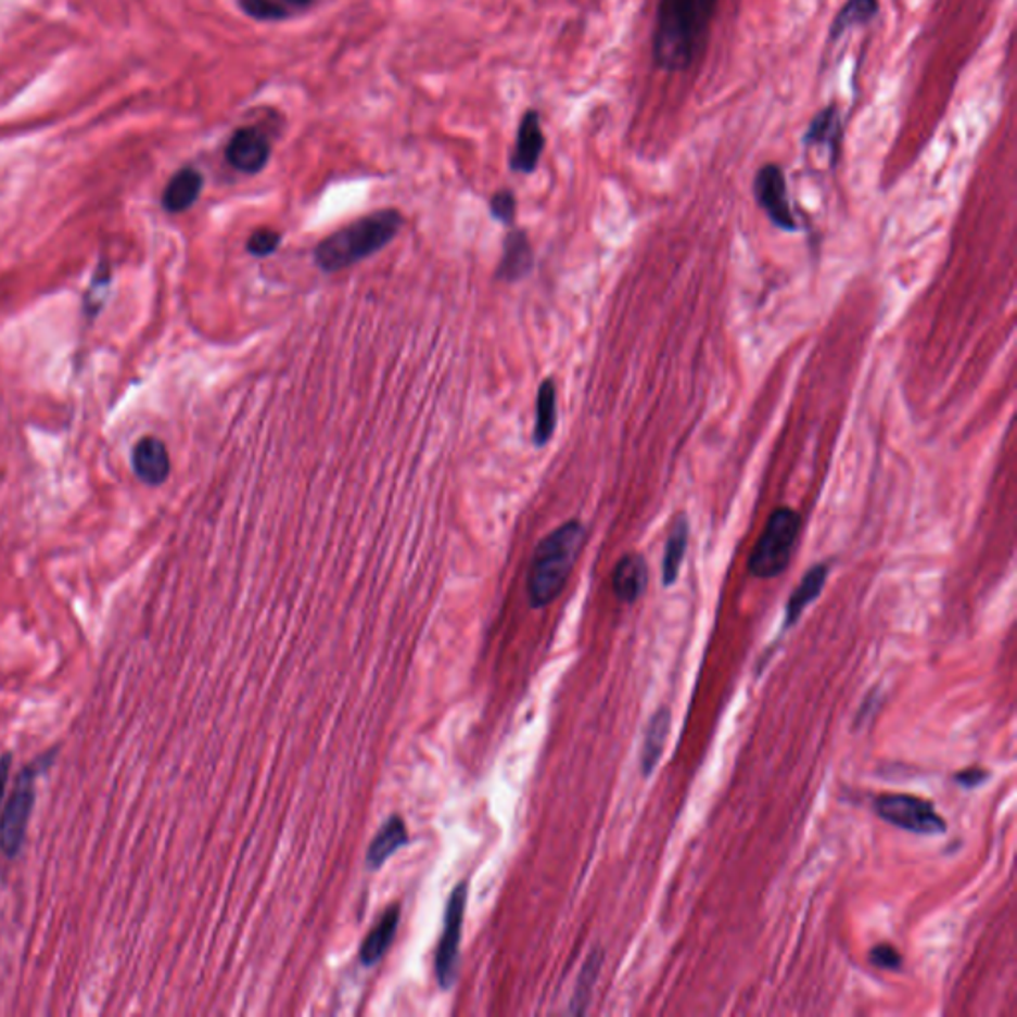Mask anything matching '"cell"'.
Wrapping results in <instances>:
<instances>
[{"label": "cell", "instance_id": "obj_1", "mask_svg": "<svg viewBox=\"0 0 1017 1017\" xmlns=\"http://www.w3.org/2000/svg\"><path fill=\"white\" fill-rule=\"evenodd\" d=\"M717 0H660L656 14L652 52L666 72L691 68L708 42Z\"/></svg>", "mask_w": 1017, "mask_h": 1017}, {"label": "cell", "instance_id": "obj_2", "mask_svg": "<svg viewBox=\"0 0 1017 1017\" xmlns=\"http://www.w3.org/2000/svg\"><path fill=\"white\" fill-rule=\"evenodd\" d=\"M585 543V526L579 521L564 523L538 543L526 576L531 607L543 609L561 595Z\"/></svg>", "mask_w": 1017, "mask_h": 1017}, {"label": "cell", "instance_id": "obj_3", "mask_svg": "<svg viewBox=\"0 0 1017 1017\" xmlns=\"http://www.w3.org/2000/svg\"><path fill=\"white\" fill-rule=\"evenodd\" d=\"M404 217L398 211L384 209L366 215L348 227L330 234L316 246L315 260L320 270L336 272L374 255L398 234Z\"/></svg>", "mask_w": 1017, "mask_h": 1017}, {"label": "cell", "instance_id": "obj_4", "mask_svg": "<svg viewBox=\"0 0 1017 1017\" xmlns=\"http://www.w3.org/2000/svg\"><path fill=\"white\" fill-rule=\"evenodd\" d=\"M799 533L801 514L791 507L775 509L749 557V573L755 579H775L784 574L793 557Z\"/></svg>", "mask_w": 1017, "mask_h": 1017}, {"label": "cell", "instance_id": "obj_5", "mask_svg": "<svg viewBox=\"0 0 1017 1017\" xmlns=\"http://www.w3.org/2000/svg\"><path fill=\"white\" fill-rule=\"evenodd\" d=\"M878 817L899 829L916 835H944L946 821L936 813L932 803L914 796H882L875 799Z\"/></svg>", "mask_w": 1017, "mask_h": 1017}, {"label": "cell", "instance_id": "obj_6", "mask_svg": "<svg viewBox=\"0 0 1017 1017\" xmlns=\"http://www.w3.org/2000/svg\"><path fill=\"white\" fill-rule=\"evenodd\" d=\"M36 765H30L28 770L21 773L16 779V787L12 793L11 801L2 811L0 817V849L7 856H16L21 847H23L26 827L30 821L33 805H35V779Z\"/></svg>", "mask_w": 1017, "mask_h": 1017}, {"label": "cell", "instance_id": "obj_7", "mask_svg": "<svg viewBox=\"0 0 1017 1017\" xmlns=\"http://www.w3.org/2000/svg\"><path fill=\"white\" fill-rule=\"evenodd\" d=\"M468 902V885H459L445 908L444 935L435 954V976L440 986L447 990L452 988L457 978V962H459V944H461V928H463V913Z\"/></svg>", "mask_w": 1017, "mask_h": 1017}, {"label": "cell", "instance_id": "obj_8", "mask_svg": "<svg viewBox=\"0 0 1017 1017\" xmlns=\"http://www.w3.org/2000/svg\"><path fill=\"white\" fill-rule=\"evenodd\" d=\"M753 193L755 200L763 213L770 217V221L784 229V231H797V221L791 203H789V193H787V179L781 165L765 164L761 165L753 179Z\"/></svg>", "mask_w": 1017, "mask_h": 1017}, {"label": "cell", "instance_id": "obj_9", "mask_svg": "<svg viewBox=\"0 0 1017 1017\" xmlns=\"http://www.w3.org/2000/svg\"><path fill=\"white\" fill-rule=\"evenodd\" d=\"M227 162L241 174H258L270 157V143L267 136L257 128L237 129L225 150Z\"/></svg>", "mask_w": 1017, "mask_h": 1017}, {"label": "cell", "instance_id": "obj_10", "mask_svg": "<svg viewBox=\"0 0 1017 1017\" xmlns=\"http://www.w3.org/2000/svg\"><path fill=\"white\" fill-rule=\"evenodd\" d=\"M803 143L809 148H825L829 152L830 164H837L842 143V117L837 105H825L818 110L809 122Z\"/></svg>", "mask_w": 1017, "mask_h": 1017}, {"label": "cell", "instance_id": "obj_11", "mask_svg": "<svg viewBox=\"0 0 1017 1017\" xmlns=\"http://www.w3.org/2000/svg\"><path fill=\"white\" fill-rule=\"evenodd\" d=\"M545 150V134L541 128V119L535 110H529L517 134L514 143L513 169L521 174H533L537 169L541 153Z\"/></svg>", "mask_w": 1017, "mask_h": 1017}, {"label": "cell", "instance_id": "obj_12", "mask_svg": "<svg viewBox=\"0 0 1017 1017\" xmlns=\"http://www.w3.org/2000/svg\"><path fill=\"white\" fill-rule=\"evenodd\" d=\"M131 463H134L136 475L148 485H162L169 478V469H171L169 454L164 442L157 437L140 440L134 447Z\"/></svg>", "mask_w": 1017, "mask_h": 1017}, {"label": "cell", "instance_id": "obj_13", "mask_svg": "<svg viewBox=\"0 0 1017 1017\" xmlns=\"http://www.w3.org/2000/svg\"><path fill=\"white\" fill-rule=\"evenodd\" d=\"M648 586V564L643 555L638 552H628L624 555L612 573V588L614 595L622 602L632 605L638 598L643 597L644 590Z\"/></svg>", "mask_w": 1017, "mask_h": 1017}, {"label": "cell", "instance_id": "obj_14", "mask_svg": "<svg viewBox=\"0 0 1017 1017\" xmlns=\"http://www.w3.org/2000/svg\"><path fill=\"white\" fill-rule=\"evenodd\" d=\"M827 576H829V567H827L825 562H818L813 569H809L805 576L801 579L799 586L793 590V595L787 600V609H785V631L791 628L793 624H797L809 605L817 600L818 595H821L823 588H825Z\"/></svg>", "mask_w": 1017, "mask_h": 1017}, {"label": "cell", "instance_id": "obj_15", "mask_svg": "<svg viewBox=\"0 0 1017 1017\" xmlns=\"http://www.w3.org/2000/svg\"><path fill=\"white\" fill-rule=\"evenodd\" d=\"M688 541H690V521L684 513L676 514V519L670 525L664 561H662V583H664V586H672L678 581L679 567H682V561H684L686 550H688Z\"/></svg>", "mask_w": 1017, "mask_h": 1017}, {"label": "cell", "instance_id": "obj_16", "mask_svg": "<svg viewBox=\"0 0 1017 1017\" xmlns=\"http://www.w3.org/2000/svg\"><path fill=\"white\" fill-rule=\"evenodd\" d=\"M531 269H533V251H531L526 234L523 231L507 234L497 277L504 281H519L529 275Z\"/></svg>", "mask_w": 1017, "mask_h": 1017}, {"label": "cell", "instance_id": "obj_17", "mask_svg": "<svg viewBox=\"0 0 1017 1017\" xmlns=\"http://www.w3.org/2000/svg\"><path fill=\"white\" fill-rule=\"evenodd\" d=\"M203 176L193 167L177 171L164 191V207L169 213H183L200 200Z\"/></svg>", "mask_w": 1017, "mask_h": 1017}, {"label": "cell", "instance_id": "obj_18", "mask_svg": "<svg viewBox=\"0 0 1017 1017\" xmlns=\"http://www.w3.org/2000/svg\"><path fill=\"white\" fill-rule=\"evenodd\" d=\"M406 841H408V832H406L404 821L399 817L387 818L366 853V866L370 870H378L392 854L398 853Z\"/></svg>", "mask_w": 1017, "mask_h": 1017}, {"label": "cell", "instance_id": "obj_19", "mask_svg": "<svg viewBox=\"0 0 1017 1017\" xmlns=\"http://www.w3.org/2000/svg\"><path fill=\"white\" fill-rule=\"evenodd\" d=\"M878 11H880L878 0H847L841 7V11L837 12V16L830 23V45L841 40L842 36L847 35L851 28L873 23L878 16Z\"/></svg>", "mask_w": 1017, "mask_h": 1017}, {"label": "cell", "instance_id": "obj_20", "mask_svg": "<svg viewBox=\"0 0 1017 1017\" xmlns=\"http://www.w3.org/2000/svg\"><path fill=\"white\" fill-rule=\"evenodd\" d=\"M399 924V908H390L386 914L376 924L374 930L364 940L360 948V962L364 966H374L380 959L384 958L387 948L392 944Z\"/></svg>", "mask_w": 1017, "mask_h": 1017}, {"label": "cell", "instance_id": "obj_21", "mask_svg": "<svg viewBox=\"0 0 1017 1017\" xmlns=\"http://www.w3.org/2000/svg\"><path fill=\"white\" fill-rule=\"evenodd\" d=\"M670 722H672L670 710L664 705L652 715V720L648 724L646 736H644L643 755H640L644 777H648L650 773L654 772L658 761L662 758V751L666 746L668 732H670Z\"/></svg>", "mask_w": 1017, "mask_h": 1017}, {"label": "cell", "instance_id": "obj_22", "mask_svg": "<svg viewBox=\"0 0 1017 1017\" xmlns=\"http://www.w3.org/2000/svg\"><path fill=\"white\" fill-rule=\"evenodd\" d=\"M557 428V387L552 380H545L537 394V421L533 430V442L538 447L547 445Z\"/></svg>", "mask_w": 1017, "mask_h": 1017}, {"label": "cell", "instance_id": "obj_23", "mask_svg": "<svg viewBox=\"0 0 1017 1017\" xmlns=\"http://www.w3.org/2000/svg\"><path fill=\"white\" fill-rule=\"evenodd\" d=\"M600 962H602L600 952H593V954H590V958L586 959L585 970H583V974H581L579 988H576V994H574L573 997V1007H571V1012H573V1014H585L586 1004H588V997H590V992H593V986H595V982H597Z\"/></svg>", "mask_w": 1017, "mask_h": 1017}, {"label": "cell", "instance_id": "obj_24", "mask_svg": "<svg viewBox=\"0 0 1017 1017\" xmlns=\"http://www.w3.org/2000/svg\"><path fill=\"white\" fill-rule=\"evenodd\" d=\"M241 9L257 21H282L289 11L275 0H241Z\"/></svg>", "mask_w": 1017, "mask_h": 1017}, {"label": "cell", "instance_id": "obj_25", "mask_svg": "<svg viewBox=\"0 0 1017 1017\" xmlns=\"http://www.w3.org/2000/svg\"><path fill=\"white\" fill-rule=\"evenodd\" d=\"M281 245V234L272 229H258L249 237L246 241V251L253 257H269Z\"/></svg>", "mask_w": 1017, "mask_h": 1017}, {"label": "cell", "instance_id": "obj_26", "mask_svg": "<svg viewBox=\"0 0 1017 1017\" xmlns=\"http://www.w3.org/2000/svg\"><path fill=\"white\" fill-rule=\"evenodd\" d=\"M492 213L497 221L505 223V225H511L514 221L517 200H514V195L509 189H504V191L493 195Z\"/></svg>", "mask_w": 1017, "mask_h": 1017}, {"label": "cell", "instance_id": "obj_27", "mask_svg": "<svg viewBox=\"0 0 1017 1017\" xmlns=\"http://www.w3.org/2000/svg\"><path fill=\"white\" fill-rule=\"evenodd\" d=\"M870 962L880 968V970H901L902 968V956L901 952L890 944H878V946L870 950Z\"/></svg>", "mask_w": 1017, "mask_h": 1017}, {"label": "cell", "instance_id": "obj_28", "mask_svg": "<svg viewBox=\"0 0 1017 1017\" xmlns=\"http://www.w3.org/2000/svg\"><path fill=\"white\" fill-rule=\"evenodd\" d=\"M988 779V772H983L980 767H971V770H966V772L958 773L954 777L956 784L962 785L964 789H974V787H980Z\"/></svg>", "mask_w": 1017, "mask_h": 1017}, {"label": "cell", "instance_id": "obj_29", "mask_svg": "<svg viewBox=\"0 0 1017 1017\" xmlns=\"http://www.w3.org/2000/svg\"><path fill=\"white\" fill-rule=\"evenodd\" d=\"M9 761H11L9 758H4V760L0 761V799H2L4 787H7V779H9V767H11Z\"/></svg>", "mask_w": 1017, "mask_h": 1017}, {"label": "cell", "instance_id": "obj_30", "mask_svg": "<svg viewBox=\"0 0 1017 1017\" xmlns=\"http://www.w3.org/2000/svg\"><path fill=\"white\" fill-rule=\"evenodd\" d=\"M289 2H293V4H298V7H306V4H310L313 0H289Z\"/></svg>", "mask_w": 1017, "mask_h": 1017}]
</instances>
